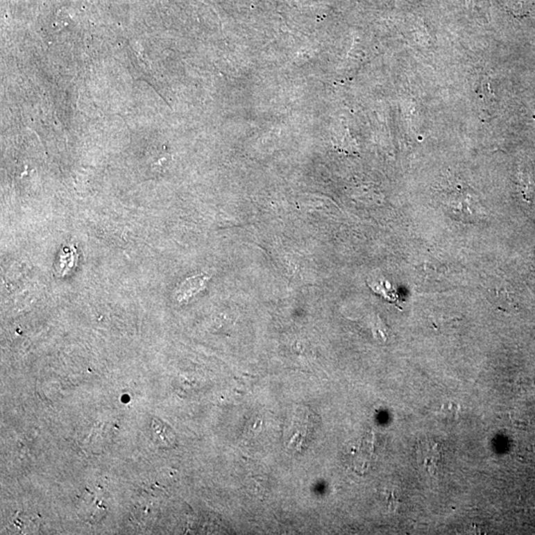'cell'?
Masks as SVG:
<instances>
[{"mask_svg": "<svg viewBox=\"0 0 535 535\" xmlns=\"http://www.w3.org/2000/svg\"><path fill=\"white\" fill-rule=\"evenodd\" d=\"M108 513V506L103 502L99 490H87L83 493L78 504V515L85 522L94 523L101 522Z\"/></svg>", "mask_w": 535, "mask_h": 535, "instance_id": "obj_1", "label": "cell"}, {"mask_svg": "<svg viewBox=\"0 0 535 535\" xmlns=\"http://www.w3.org/2000/svg\"><path fill=\"white\" fill-rule=\"evenodd\" d=\"M419 466L425 468L427 473L435 475L442 460L441 445L432 440L421 442L418 449Z\"/></svg>", "mask_w": 535, "mask_h": 535, "instance_id": "obj_2", "label": "cell"}, {"mask_svg": "<svg viewBox=\"0 0 535 535\" xmlns=\"http://www.w3.org/2000/svg\"><path fill=\"white\" fill-rule=\"evenodd\" d=\"M208 280H210V277L205 275L189 278L184 282H182V285L176 291V298L178 302H187L192 296L196 295L205 288Z\"/></svg>", "mask_w": 535, "mask_h": 535, "instance_id": "obj_3", "label": "cell"}, {"mask_svg": "<svg viewBox=\"0 0 535 535\" xmlns=\"http://www.w3.org/2000/svg\"><path fill=\"white\" fill-rule=\"evenodd\" d=\"M152 432L155 442L158 445H161L162 448L171 447L175 442V434H173V430L165 423L159 421L158 419H154L153 421Z\"/></svg>", "mask_w": 535, "mask_h": 535, "instance_id": "obj_4", "label": "cell"}]
</instances>
